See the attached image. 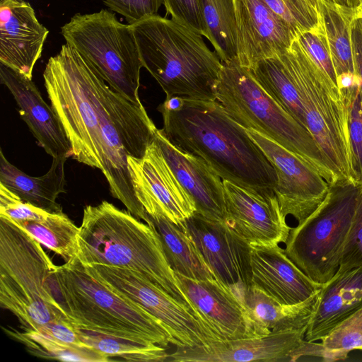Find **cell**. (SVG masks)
Segmentation results:
<instances>
[{
	"label": "cell",
	"instance_id": "1",
	"mask_svg": "<svg viewBox=\"0 0 362 362\" xmlns=\"http://www.w3.org/2000/svg\"><path fill=\"white\" fill-rule=\"evenodd\" d=\"M43 78L70 142L71 157L98 168L112 197L147 223L149 216L136 197L127 160L145 155L157 129L142 103L111 88L67 43L49 59Z\"/></svg>",
	"mask_w": 362,
	"mask_h": 362
},
{
	"label": "cell",
	"instance_id": "2",
	"mask_svg": "<svg viewBox=\"0 0 362 362\" xmlns=\"http://www.w3.org/2000/svg\"><path fill=\"white\" fill-rule=\"evenodd\" d=\"M158 110L161 131L176 147L202 159L222 180L262 196L275 195L274 168L216 100L166 98Z\"/></svg>",
	"mask_w": 362,
	"mask_h": 362
},
{
	"label": "cell",
	"instance_id": "3",
	"mask_svg": "<svg viewBox=\"0 0 362 362\" xmlns=\"http://www.w3.org/2000/svg\"><path fill=\"white\" fill-rule=\"evenodd\" d=\"M78 246L77 258L82 264L138 272L188 306L203 324L168 263L151 219L144 223L106 201L88 205L79 226Z\"/></svg>",
	"mask_w": 362,
	"mask_h": 362
},
{
	"label": "cell",
	"instance_id": "4",
	"mask_svg": "<svg viewBox=\"0 0 362 362\" xmlns=\"http://www.w3.org/2000/svg\"><path fill=\"white\" fill-rule=\"evenodd\" d=\"M141 61L166 98L216 100L223 62L203 35L158 14L131 25Z\"/></svg>",
	"mask_w": 362,
	"mask_h": 362
},
{
	"label": "cell",
	"instance_id": "5",
	"mask_svg": "<svg viewBox=\"0 0 362 362\" xmlns=\"http://www.w3.org/2000/svg\"><path fill=\"white\" fill-rule=\"evenodd\" d=\"M49 282L57 301L69 320L77 325L145 339L165 348L174 343L158 318L119 296L92 276L78 258L56 266Z\"/></svg>",
	"mask_w": 362,
	"mask_h": 362
},
{
	"label": "cell",
	"instance_id": "6",
	"mask_svg": "<svg viewBox=\"0 0 362 362\" xmlns=\"http://www.w3.org/2000/svg\"><path fill=\"white\" fill-rule=\"evenodd\" d=\"M55 267L38 241L0 216V305L18 319L24 332L69 320L51 288Z\"/></svg>",
	"mask_w": 362,
	"mask_h": 362
},
{
	"label": "cell",
	"instance_id": "7",
	"mask_svg": "<svg viewBox=\"0 0 362 362\" xmlns=\"http://www.w3.org/2000/svg\"><path fill=\"white\" fill-rule=\"evenodd\" d=\"M216 97L244 129H254L300 156L329 185L337 182L309 131L273 99L238 60L223 63Z\"/></svg>",
	"mask_w": 362,
	"mask_h": 362
},
{
	"label": "cell",
	"instance_id": "8",
	"mask_svg": "<svg viewBox=\"0 0 362 362\" xmlns=\"http://www.w3.org/2000/svg\"><path fill=\"white\" fill-rule=\"evenodd\" d=\"M302 103L306 128L337 181L355 182L346 106L339 88L303 49L298 38L281 53Z\"/></svg>",
	"mask_w": 362,
	"mask_h": 362
},
{
	"label": "cell",
	"instance_id": "9",
	"mask_svg": "<svg viewBox=\"0 0 362 362\" xmlns=\"http://www.w3.org/2000/svg\"><path fill=\"white\" fill-rule=\"evenodd\" d=\"M359 192L360 184L351 180L329 185L320 206L290 230L285 243L286 255L319 284H325L339 269Z\"/></svg>",
	"mask_w": 362,
	"mask_h": 362
},
{
	"label": "cell",
	"instance_id": "10",
	"mask_svg": "<svg viewBox=\"0 0 362 362\" xmlns=\"http://www.w3.org/2000/svg\"><path fill=\"white\" fill-rule=\"evenodd\" d=\"M61 33L111 88L134 103H141L139 88L143 64L131 25L102 9L76 13L61 28Z\"/></svg>",
	"mask_w": 362,
	"mask_h": 362
},
{
	"label": "cell",
	"instance_id": "11",
	"mask_svg": "<svg viewBox=\"0 0 362 362\" xmlns=\"http://www.w3.org/2000/svg\"><path fill=\"white\" fill-rule=\"evenodd\" d=\"M84 266L92 276L119 296L137 304L158 318L170 333L177 347L206 346L221 341L188 306L144 274L116 267Z\"/></svg>",
	"mask_w": 362,
	"mask_h": 362
},
{
	"label": "cell",
	"instance_id": "12",
	"mask_svg": "<svg viewBox=\"0 0 362 362\" xmlns=\"http://www.w3.org/2000/svg\"><path fill=\"white\" fill-rule=\"evenodd\" d=\"M275 170L274 189L282 214L298 224L310 216L325 200L329 185L310 163L272 139L252 129H245Z\"/></svg>",
	"mask_w": 362,
	"mask_h": 362
},
{
	"label": "cell",
	"instance_id": "13",
	"mask_svg": "<svg viewBox=\"0 0 362 362\" xmlns=\"http://www.w3.org/2000/svg\"><path fill=\"white\" fill-rule=\"evenodd\" d=\"M127 160L136 197L148 215H162L182 224L196 212L194 202L177 180L154 139L142 158L129 156Z\"/></svg>",
	"mask_w": 362,
	"mask_h": 362
},
{
	"label": "cell",
	"instance_id": "14",
	"mask_svg": "<svg viewBox=\"0 0 362 362\" xmlns=\"http://www.w3.org/2000/svg\"><path fill=\"white\" fill-rule=\"evenodd\" d=\"M184 224L216 279L233 293L252 284L250 245L229 226L197 212Z\"/></svg>",
	"mask_w": 362,
	"mask_h": 362
},
{
	"label": "cell",
	"instance_id": "15",
	"mask_svg": "<svg viewBox=\"0 0 362 362\" xmlns=\"http://www.w3.org/2000/svg\"><path fill=\"white\" fill-rule=\"evenodd\" d=\"M306 329L284 330L253 338L221 340L206 346L177 347L168 361L175 362H293Z\"/></svg>",
	"mask_w": 362,
	"mask_h": 362
},
{
	"label": "cell",
	"instance_id": "16",
	"mask_svg": "<svg viewBox=\"0 0 362 362\" xmlns=\"http://www.w3.org/2000/svg\"><path fill=\"white\" fill-rule=\"evenodd\" d=\"M226 223L250 245L285 243L291 228L276 195L264 197L223 180Z\"/></svg>",
	"mask_w": 362,
	"mask_h": 362
},
{
	"label": "cell",
	"instance_id": "17",
	"mask_svg": "<svg viewBox=\"0 0 362 362\" xmlns=\"http://www.w3.org/2000/svg\"><path fill=\"white\" fill-rule=\"evenodd\" d=\"M237 33V60L249 68L259 60L288 49L296 32L262 0H233Z\"/></svg>",
	"mask_w": 362,
	"mask_h": 362
},
{
	"label": "cell",
	"instance_id": "18",
	"mask_svg": "<svg viewBox=\"0 0 362 362\" xmlns=\"http://www.w3.org/2000/svg\"><path fill=\"white\" fill-rule=\"evenodd\" d=\"M202 322L221 340L259 337L239 298L216 278L194 279L175 272Z\"/></svg>",
	"mask_w": 362,
	"mask_h": 362
},
{
	"label": "cell",
	"instance_id": "19",
	"mask_svg": "<svg viewBox=\"0 0 362 362\" xmlns=\"http://www.w3.org/2000/svg\"><path fill=\"white\" fill-rule=\"evenodd\" d=\"M48 33L30 3L0 0V63L32 79Z\"/></svg>",
	"mask_w": 362,
	"mask_h": 362
},
{
	"label": "cell",
	"instance_id": "20",
	"mask_svg": "<svg viewBox=\"0 0 362 362\" xmlns=\"http://www.w3.org/2000/svg\"><path fill=\"white\" fill-rule=\"evenodd\" d=\"M0 82L13 95L21 117L38 145L52 158L71 157V144L63 125L32 79L0 63Z\"/></svg>",
	"mask_w": 362,
	"mask_h": 362
},
{
	"label": "cell",
	"instance_id": "21",
	"mask_svg": "<svg viewBox=\"0 0 362 362\" xmlns=\"http://www.w3.org/2000/svg\"><path fill=\"white\" fill-rule=\"evenodd\" d=\"M154 141L185 190L194 202L196 212L225 222L226 209L223 180L202 159L184 152L157 129Z\"/></svg>",
	"mask_w": 362,
	"mask_h": 362
},
{
	"label": "cell",
	"instance_id": "22",
	"mask_svg": "<svg viewBox=\"0 0 362 362\" xmlns=\"http://www.w3.org/2000/svg\"><path fill=\"white\" fill-rule=\"evenodd\" d=\"M250 267L252 285L282 304L303 302L323 286L300 269L279 245H250Z\"/></svg>",
	"mask_w": 362,
	"mask_h": 362
},
{
	"label": "cell",
	"instance_id": "23",
	"mask_svg": "<svg viewBox=\"0 0 362 362\" xmlns=\"http://www.w3.org/2000/svg\"><path fill=\"white\" fill-rule=\"evenodd\" d=\"M361 307L362 266L337 271L319 291L304 339L320 340Z\"/></svg>",
	"mask_w": 362,
	"mask_h": 362
},
{
	"label": "cell",
	"instance_id": "24",
	"mask_svg": "<svg viewBox=\"0 0 362 362\" xmlns=\"http://www.w3.org/2000/svg\"><path fill=\"white\" fill-rule=\"evenodd\" d=\"M320 290L305 300L293 305L280 303L252 284L235 295L248 313L257 336L264 337L284 330H307Z\"/></svg>",
	"mask_w": 362,
	"mask_h": 362
},
{
	"label": "cell",
	"instance_id": "25",
	"mask_svg": "<svg viewBox=\"0 0 362 362\" xmlns=\"http://www.w3.org/2000/svg\"><path fill=\"white\" fill-rule=\"evenodd\" d=\"M67 158H52L46 174L32 177L11 164L0 149V183L23 202L50 213H62L57 202L59 195L65 193L64 165Z\"/></svg>",
	"mask_w": 362,
	"mask_h": 362
},
{
	"label": "cell",
	"instance_id": "26",
	"mask_svg": "<svg viewBox=\"0 0 362 362\" xmlns=\"http://www.w3.org/2000/svg\"><path fill=\"white\" fill-rule=\"evenodd\" d=\"M149 217L160 236L168 262L175 272L194 279L216 278L184 223L175 224L162 215Z\"/></svg>",
	"mask_w": 362,
	"mask_h": 362
},
{
	"label": "cell",
	"instance_id": "27",
	"mask_svg": "<svg viewBox=\"0 0 362 362\" xmlns=\"http://www.w3.org/2000/svg\"><path fill=\"white\" fill-rule=\"evenodd\" d=\"M317 9L337 77L355 74L351 45V24L355 18V8L328 0H317Z\"/></svg>",
	"mask_w": 362,
	"mask_h": 362
},
{
	"label": "cell",
	"instance_id": "28",
	"mask_svg": "<svg viewBox=\"0 0 362 362\" xmlns=\"http://www.w3.org/2000/svg\"><path fill=\"white\" fill-rule=\"evenodd\" d=\"M80 339L107 357H118L127 361H168L166 349L152 341L122 335L108 334L85 328L72 322Z\"/></svg>",
	"mask_w": 362,
	"mask_h": 362
},
{
	"label": "cell",
	"instance_id": "29",
	"mask_svg": "<svg viewBox=\"0 0 362 362\" xmlns=\"http://www.w3.org/2000/svg\"><path fill=\"white\" fill-rule=\"evenodd\" d=\"M246 69L273 99L306 128L300 96L281 53L259 60Z\"/></svg>",
	"mask_w": 362,
	"mask_h": 362
},
{
	"label": "cell",
	"instance_id": "30",
	"mask_svg": "<svg viewBox=\"0 0 362 362\" xmlns=\"http://www.w3.org/2000/svg\"><path fill=\"white\" fill-rule=\"evenodd\" d=\"M14 224L26 231L42 245L61 256L65 262L77 258L79 227L63 212H47L39 219Z\"/></svg>",
	"mask_w": 362,
	"mask_h": 362
},
{
	"label": "cell",
	"instance_id": "31",
	"mask_svg": "<svg viewBox=\"0 0 362 362\" xmlns=\"http://www.w3.org/2000/svg\"><path fill=\"white\" fill-rule=\"evenodd\" d=\"M206 38L223 63L238 58L233 0H197Z\"/></svg>",
	"mask_w": 362,
	"mask_h": 362
},
{
	"label": "cell",
	"instance_id": "32",
	"mask_svg": "<svg viewBox=\"0 0 362 362\" xmlns=\"http://www.w3.org/2000/svg\"><path fill=\"white\" fill-rule=\"evenodd\" d=\"M12 339L23 344L31 354L47 359L62 361L107 362L110 358L86 345L67 344L39 332H20L14 328H3Z\"/></svg>",
	"mask_w": 362,
	"mask_h": 362
},
{
	"label": "cell",
	"instance_id": "33",
	"mask_svg": "<svg viewBox=\"0 0 362 362\" xmlns=\"http://www.w3.org/2000/svg\"><path fill=\"white\" fill-rule=\"evenodd\" d=\"M324 361L344 360L353 350H362V307L321 339Z\"/></svg>",
	"mask_w": 362,
	"mask_h": 362
},
{
	"label": "cell",
	"instance_id": "34",
	"mask_svg": "<svg viewBox=\"0 0 362 362\" xmlns=\"http://www.w3.org/2000/svg\"><path fill=\"white\" fill-rule=\"evenodd\" d=\"M340 91L347 110L354 178L356 182L362 183V93L359 81Z\"/></svg>",
	"mask_w": 362,
	"mask_h": 362
},
{
	"label": "cell",
	"instance_id": "35",
	"mask_svg": "<svg viewBox=\"0 0 362 362\" xmlns=\"http://www.w3.org/2000/svg\"><path fill=\"white\" fill-rule=\"evenodd\" d=\"M297 34L317 29L320 25L318 10L303 0H262Z\"/></svg>",
	"mask_w": 362,
	"mask_h": 362
},
{
	"label": "cell",
	"instance_id": "36",
	"mask_svg": "<svg viewBox=\"0 0 362 362\" xmlns=\"http://www.w3.org/2000/svg\"><path fill=\"white\" fill-rule=\"evenodd\" d=\"M297 38L313 62L338 87L337 77L321 23L316 30L299 33Z\"/></svg>",
	"mask_w": 362,
	"mask_h": 362
},
{
	"label": "cell",
	"instance_id": "37",
	"mask_svg": "<svg viewBox=\"0 0 362 362\" xmlns=\"http://www.w3.org/2000/svg\"><path fill=\"white\" fill-rule=\"evenodd\" d=\"M47 212L23 202L0 183V216L18 223L39 219Z\"/></svg>",
	"mask_w": 362,
	"mask_h": 362
},
{
	"label": "cell",
	"instance_id": "38",
	"mask_svg": "<svg viewBox=\"0 0 362 362\" xmlns=\"http://www.w3.org/2000/svg\"><path fill=\"white\" fill-rule=\"evenodd\" d=\"M354 222L341 255L337 271H345L362 266V183Z\"/></svg>",
	"mask_w": 362,
	"mask_h": 362
},
{
	"label": "cell",
	"instance_id": "39",
	"mask_svg": "<svg viewBox=\"0 0 362 362\" xmlns=\"http://www.w3.org/2000/svg\"><path fill=\"white\" fill-rule=\"evenodd\" d=\"M163 4L172 19L206 37L197 0H163Z\"/></svg>",
	"mask_w": 362,
	"mask_h": 362
},
{
	"label": "cell",
	"instance_id": "40",
	"mask_svg": "<svg viewBox=\"0 0 362 362\" xmlns=\"http://www.w3.org/2000/svg\"><path fill=\"white\" fill-rule=\"evenodd\" d=\"M107 7L124 17L129 25L158 14L163 0H103Z\"/></svg>",
	"mask_w": 362,
	"mask_h": 362
},
{
	"label": "cell",
	"instance_id": "41",
	"mask_svg": "<svg viewBox=\"0 0 362 362\" xmlns=\"http://www.w3.org/2000/svg\"><path fill=\"white\" fill-rule=\"evenodd\" d=\"M351 45L355 74L362 93V18L355 17L351 24Z\"/></svg>",
	"mask_w": 362,
	"mask_h": 362
},
{
	"label": "cell",
	"instance_id": "42",
	"mask_svg": "<svg viewBox=\"0 0 362 362\" xmlns=\"http://www.w3.org/2000/svg\"><path fill=\"white\" fill-rule=\"evenodd\" d=\"M332 3L344 6L356 8L358 4V0H328Z\"/></svg>",
	"mask_w": 362,
	"mask_h": 362
},
{
	"label": "cell",
	"instance_id": "43",
	"mask_svg": "<svg viewBox=\"0 0 362 362\" xmlns=\"http://www.w3.org/2000/svg\"><path fill=\"white\" fill-rule=\"evenodd\" d=\"M355 17L362 18V0H358V4L355 8Z\"/></svg>",
	"mask_w": 362,
	"mask_h": 362
},
{
	"label": "cell",
	"instance_id": "44",
	"mask_svg": "<svg viewBox=\"0 0 362 362\" xmlns=\"http://www.w3.org/2000/svg\"><path fill=\"white\" fill-rule=\"evenodd\" d=\"M317 9V0H303ZM318 10V9H317Z\"/></svg>",
	"mask_w": 362,
	"mask_h": 362
}]
</instances>
